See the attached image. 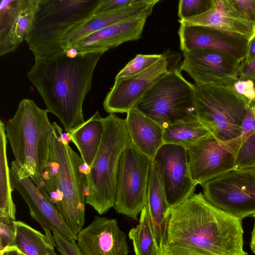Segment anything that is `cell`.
I'll return each instance as SVG.
<instances>
[{
	"label": "cell",
	"mask_w": 255,
	"mask_h": 255,
	"mask_svg": "<svg viewBox=\"0 0 255 255\" xmlns=\"http://www.w3.org/2000/svg\"><path fill=\"white\" fill-rule=\"evenodd\" d=\"M243 234L242 220L194 193L171 213L162 255H247Z\"/></svg>",
	"instance_id": "1"
},
{
	"label": "cell",
	"mask_w": 255,
	"mask_h": 255,
	"mask_svg": "<svg viewBox=\"0 0 255 255\" xmlns=\"http://www.w3.org/2000/svg\"><path fill=\"white\" fill-rule=\"evenodd\" d=\"M104 51L66 52L35 57L27 74L45 103L69 132L82 125L83 106L92 88L93 73Z\"/></svg>",
	"instance_id": "2"
},
{
	"label": "cell",
	"mask_w": 255,
	"mask_h": 255,
	"mask_svg": "<svg viewBox=\"0 0 255 255\" xmlns=\"http://www.w3.org/2000/svg\"><path fill=\"white\" fill-rule=\"evenodd\" d=\"M48 113L32 100L24 99L5 123L14 160L34 182L41 178L50 152L52 124Z\"/></svg>",
	"instance_id": "3"
},
{
	"label": "cell",
	"mask_w": 255,
	"mask_h": 255,
	"mask_svg": "<svg viewBox=\"0 0 255 255\" xmlns=\"http://www.w3.org/2000/svg\"><path fill=\"white\" fill-rule=\"evenodd\" d=\"M104 132L101 143L90 167H87L86 203L99 215L115 205L116 187L121 155L131 142L126 119L115 114L104 118Z\"/></svg>",
	"instance_id": "4"
},
{
	"label": "cell",
	"mask_w": 255,
	"mask_h": 255,
	"mask_svg": "<svg viewBox=\"0 0 255 255\" xmlns=\"http://www.w3.org/2000/svg\"><path fill=\"white\" fill-rule=\"evenodd\" d=\"M100 0H38L25 40L34 58L66 52L65 37L93 15Z\"/></svg>",
	"instance_id": "5"
},
{
	"label": "cell",
	"mask_w": 255,
	"mask_h": 255,
	"mask_svg": "<svg viewBox=\"0 0 255 255\" xmlns=\"http://www.w3.org/2000/svg\"><path fill=\"white\" fill-rule=\"evenodd\" d=\"M62 128L52 123L51 147L57 163V200L56 208L77 236L85 224V171L79 155L69 145Z\"/></svg>",
	"instance_id": "6"
},
{
	"label": "cell",
	"mask_w": 255,
	"mask_h": 255,
	"mask_svg": "<svg viewBox=\"0 0 255 255\" xmlns=\"http://www.w3.org/2000/svg\"><path fill=\"white\" fill-rule=\"evenodd\" d=\"M133 108L163 129L172 124L197 119L195 85L184 78L180 68H172L150 88Z\"/></svg>",
	"instance_id": "7"
},
{
	"label": "cell",
	"mask_w": 255,
	"mask_h": 255,
	"mask_svg": "<svg viewBox=\"0 0 255 255\" xmlns=\"http://www.w3.org/2000/svg\"><path fill=\"white\" fill-rule=\"evenodd\" d=\"M195 85L197 117L217 138L233 139L241 135V125L250 106L233 86Z\"/></svg>",
	"instance_id": "8"
},
{
	"label": "cell",
	"mask_w": 255,
	"mask_h": 255,
	"mask_svg": "<svg viewBox=\"0 0 255 255\" xmlns=\"http://www.w3.org/2000/svg\"><path fill=\"white\" fill-rule=\"evenodd\" d=\"M151 160L132 141L124 150L119 163L114 207L118 213L137 220L146 205Z\"/></svg>",
	"instance_id": "9"
},
{
	"label": "cell",
	"mask_w": 255,
	"mask_h": 255,
	"mask_svg": "<svg viewBox=\"0 0 255 255\" xmlns=\"http://www.w3.org/2000/svg\"><path fill=\"white\" fill-rule=\"evenodd\" d=\"M211 204L242 220L255 214V169L236 168L202 185Z\"/></svg>",
	"instance_id": "10"
},
{
	"label": "cell",
	"mask_w": 255,
	"mask_h": 255,
	"mask_svg": "<svg viewBox=\"0 0 255 255\" xmlns=\"http://www.w3.org/2000/svg\"><path fill=\"white\" fill-rule=\"evenodd\" d=\"M240 140V136L225 140L210 134L187 149L193 181L202 185L237 168L236 153Z\"/></svg>",
	"instance_id": "11"
},
{
	"label": "cell",
	"mask_w": 255,
	"mask_h": 255,
	"mask_svg": "<svg viewBox=\"0 0 255 255\" xmlns=\"http://www.w3.org/2000/svg\"><path fill=\"white\" fill-rule=\"evenodd\" d=\"M11 184L28 207L31 217L44 231V235L55 247L53 234L56 231L66 238L76 241L77 236L67 225L63 217L52 204L42 193L31 177L24 173L15 160L11 163L10 168Z\"/></svg>",
	"instance_id": "12"
},
{
	"label": "cell",
	"mask_w": 255,
	"mask_h": 255,
	"mask_svg": "<svg viewBox=\"0 0 255 255\" xmlns=\"http://www.w3.org/2000/svg\"><path fill=\"white\" fill-rule=\"evenodd\" d=\"M163 184L170 213L194 194L197 184L191 178L187 149L163 144L152 159Z\"/></svg>",
	"instance_id": "13"
},
{
	"label": "cell",
	"mask_w": 255,
	"mask_h": 255,
	"mask_svg": "<svg viewBox=\"0 0 255 255\" xmlns=\"http://www.w3.org/2000/svg\"><path fill=\"white\" fill-rule=\"evenodd\" d=\"M180 69L196 85L233 86L238 80L242 61L226 54L209 50L192 49L183 52Z\"/></svg>",
	"instance_id": "14"
},
{
	"label": "cell",
	"mask_w": 255,
	"mask_h": 255,
	"mask_svg": "<svg viewBox=\"0 0 255 255\" xmlns=\"http://www.w3.org/2000/svg\"><path fill=\"white\" fill-rule=\"evenodd\" d=\"M169 61L163 54L155 63L145 71L126 79L115 80L103 103L110 114L127 113L161 77L166 74Z\"/></svg>",
	"instance_id": "15"
},
{
	"label": "cell",
	"mask_w": 255,
	"mask_h": 255,
	"mask_svg": "<svg viewBox=\"0 0 255 255\" xmlns=\"http://www.w3.org/2000/svg\"><path fill=\"white\" fill-rule=\"evenodd\" d=\"M183 52L203 49L226 54L242 62L246 58L251 39L209 27L181 25L178 30Z\"/></svg>",
	"instance_id": "16"
},
{
	"label": "cell",
	"mask_w": 255,
	"mask_h": 255,
	"mask_svg": "<svg viewBox=\"0 0 255 255\" xmlns=\"http://www.w3.org/2000/svg\"><path fill=\"white\" fill-rule=\"evenodd\" d=\"M76 244L83 255H128L127 237L115 219L95 216L77 234Z\"/></svg>",
	"instance_id": "17"
},
{
	"label": "cell",
	"mask_w": 255,
	"mask_h": 255,
	"mask_svg": "<svg viewBox=\"0 0 255 255\" xmlns=\"http://www.w3.org/2000/svg\"><path fill=\"white\" fill-rule=\"evenodd\" d=\"M38 0H1L0 3V56L13 52L25 39Z\"/></svg>",
	"instance_id": "18"
},
{
	"label": "cell",
	"mask_w": 255,
	"mask_h": 255,
	"mask_svg": "<svg viewBox=\"0 0 255 255\" xmlns=\"http://www.w3.org/2000/svg\"><path fill=\"white\" fill-rule=\"evenodd\" d=\"M178 21L183 26L209 27L250 39L255 36V24L241 14L231 0H212V7L207 11Z\"/></svg>",
	"instance_id": "19"
},
{
	"label": "cell",
	"mask_w": 255,
	"mask_h": 255,
	"mask_svg": "<svg viewBox=\"0 0 255 255\" xmlns=\"http://www.w3.org/2000/svg\"><path fill=\"white\" fill-rule=\"evenodd\" d=\"M159 0H138L136 2L106 13L93 15L71 31L64 38L66 51L81 39L106 27L125 21L147 17Z\"/></svg>",
	"instance_id": "20"
},
{
	"label": "cell",
	"mask_w": 255,
	"mask_h": 255,
	"mask_svg": "<svg viewBox=\"0 0 255 255\" xmlns=\"http://www.w3.org/2000/svg\"><path fill=\"white\" fill-rule=\"evenodd\" d=\"M146 17L125 21L95 32L77 41L69 49L77 52H107L111 48L141 37Z\"/></svg>",
	"instance_id": "21"
},
{
	"label": "cell",
	"mask_w": 255,
	"mask_h": 255,
	"mask_svg": "<svg viewBox=\"0 0 255 255\" xmlns=\"http://www.w3.org/2000/svg\"><path fill=\"white\" fill-rule=\"evenodd\" d=\"M147 204L157 244L162 255L171 213L157 167L153 160L149 171Z\"/></svg>",
	"instance_id": "22"
},
{
	"label": "cell",
	"mask_w": 255,
	"mask_h": 255,
	"mask_svg": "<svg viewBox=\"0 0 255 255\" xmlns=\"http://www.w3.org/2000/svg\"><path fill=\"white\" fill-rule=\"evenodd\" d=\"M127 114L126 121L132 142L141 153L152 160L164 144V129L134 108Z\"/></svg>",
	"instance_id": "23"
},
{
	"label": "cell",
	"mask_w": 255,
	"mask_h": 255,
	"mask_svg": "<svg viewBox=\"0 0 255 255\" xmlns=\"http://www.w3.org/2000/svg\"><path fill=\"white\" fill-rule=\"evenodd\" d=\"M104 132V118L96 111L80 126L66 133L78 149L84 164L89 167L98 152Z\"/></svg>",
	"instance_id": "24"
},
{
	"label": "cell",
	"mask_w": 255,
	"mask_h": 255,
	"mask_svg": "<svg viewBox=\"0 0 255 255\" xmlns=\"http://www.w3.org/2000/svg\"><path fill=\"white\" fill-rule=\"evenodd\" d=\"M5 123L0 121V222L13 224L16 220V206L13 201L10 169L6 152L7 139Z\"/></svg>",
	"instance_id": "25"
},
{
	"label": "cell",
	"mask_w": 255,
	"mask_h": 255,
	"mask_svg": "<svg viewBox=\"0 0 255 255\" xmlns=\"http://www.w3.org/2000/svg\"><path fill=\"white\" fill-rule=\"evenodd\" d=\"M15 247L24 255H53L54 247L45 235L21 221H15Z\"/></svg>",
	"instance_id": "26"
},
{
	"label": "cell",
	"mask_w": 255,
	"mask_h": 255,
	"mask_svg": "<svg viewBox=\"0 0 255 255\" xmlns=\"http://www.w3.org/2000/svg\"><path fill=\"white\" fill-rule=\"evenodd\" d=\"M211 134L197 119L170 125L164 128V143L173 144L186 149Z\"/></svg>",
	"instance_id": "27"
},
{
	"label": "cell",
	"mask_w": 255,
	"mask_h": 255,
	"mask_svg": "<svg viewBox=\"0 0 255 255\" xmlns=\"http://www.w3.org/2000/svg\"><path fill=\"white\" fill-rule=\"evenodd\" d=\"M128 237L132 241L135 255H161L147 204L140 214L138 224L130 230Z\"/></svg>",
	"instance_id": "28"
},
{
	"label": "cell",
	"mask_w": 255,
	"mask_h": 255,
	"mask_svg": "<svg viewBox=\"0 0 255 255\" xmlns=\"http://www.w3.org/2000/svg\"><path fill=\"white\" fill-rule=\"evenodd\" d=\"M240 142L236 153L238 169H255V130L240 135Z\"/></svg>",
	"instance_id": "29"
},
{
	"label": "cell",
	"mask_w": 255,
	"mask_h": 255,
	"mask_svg": "<svg viewBox=\"0 0 255 255\" xmlns=\"http://www.w3.org/2000/svg\"><path fill=\"white\" fill-rule=\"evenodd\" d=\"M163 54H137L117 74L115 80H122L138 74L158 61Z\"/></svg>",
	"instance_id": "30"
},
{
	"label": "cell",
	"mask_w": 255,
	"mask_h": 255,
	"mask_svg": "<svg viewBox=\"0 0 255 255\" xmlns=\"http://www.w3.org/2000/svg\"><path fill=\"white\" fill-rule=\"evenodd\" d=\"M212 5V0H180L178 15L179 19L198 15L207 11Z\"/></svg>",
	"instance_id": "31"
},
{
	"label": "cell",
	"mask_w": 255,
	"mask_h": 255,
	"mask_svg": "<svg viewBox=\"0 0 255 255\" xmlns=\"http://www.w3.org/2000/svg\"><path fill=\"white\" fill-rule=\"evenodd\" d=\"M235 91L242 96L250 107L255 104V85L248 79L239 78L233 85Z\"/></svg>",
	"instance_id": "32"
},
{
	"label": "cell",
	"mask_w": 255,
	"mask_h": 255,
	"mask_svg": "<svg viewBox=\"0 0 255 255\" xmlns=\"http://www.w3.org/2000/svg\"><path fill=\"white\" fill-rule=\"evenodd\" d=\"M16 228L13 223L0 222V251L15 247Z\"/></svg>",
	"instance_id": "33"
},
{
	"label": "cell",
	"mask_w": 255,
	"mask_h": 255,
	"mask_svg": "<svg viewBox=\"0 0 255 255\" xmlns=\"http://www.w3.org/2000/svg\"><path fill=\"white\" fill-rule=\"evenodd\" d=\"M138 0H100L94 14L112 11L136 2Z\"/></svg>",
	"instance_id": "34"
},
{
	"label": "cell",
	"mask_w": 255,
	"mask_h": 255,
	"mask_svg": "<svg viewBox=\"0 0 255 255\" xmlns=\"http://www.w3.org/2000/svg\"><path fill=\"white\" fill-rule=\"evenodd\" d=\"M231 1L246 19L255 25V0H231Z\"/></svg>",
	"instance_id": "35"
},
{
	"label": "cell",
	"mask_w": 255,
	"mask_h": 255,
	"mask_svg": "<svg viewBox=\"0 0 255 255\" xmlns=\"http://www.w3.org/2000/svg\"><path fill=\"white\" fill-rule=\"evenodd\" d=\"M239 78L252 80L255 85V60L251 62L241 63Z\"/></svg>",
	"instance_id": "36"
},
{
	"label": "cell",
	"mask_w": 255,
	"mask_h": 255,
	"mask_svg": "<svg viewBox=\"0 0 255 255\" xmlns=\"http://www.w3.org/2000/svg\"><path fill=\"white\" fill-rule=\"evenodd\" d=\"M255 130V118L252 109L249 107L241 125V135L248 134Z\"/></svg>",
	"instance_id": "37"
},
{
	"label": "cell",
	"mask_w": 255,
	"mask_h": 255,
	"mask_svg": "<svg viewBox=\"0 0 255 255\" xmlns=\"http://www.w3.org/2000/svg\"><path fill=\"white\" fill-rule=\"evenodd\" d=\"M254 60H255V36L250 41L247 54L243 61L251 62Z\"/></svg>",
	"instance_id": "38"
},
{
	"label": "cell",
	"mask_w": 255,
	"mask_h": 255,
	"mask_svg": "<svg viewBox=\"0 0 255 255\" xmlns=\"http://www.w3.org/2000/svg\"><path fill=\"white\" fill-rule=\"evenodd\" d=\"M20 252L16 247H12L0 251V255H20Z\"/></svg>",
	"instance_id": "39"
},
{
	"label": "cell",
	"mask_w": 255,
	"mask_h": 255,
	"mask_svg": "<svg viewBox=\"0 0 255 255\" xmlns=\"http://www.w3.org/2000/svg\"><path fill=\"white\" fill-rule=\"evenodd\" d=\"M253 216L255 218V224L254 229L252 233V238L250 243V247L254 253H255V214L253 215Z\"/></svg>",
	"instance_id": "40"
},
{
	"label": "cell",
	"mask_w": 255,
	"mask_h": 255,
	"mask_svg": "<svg viewBox=\"0 0 255 255\" xmlns=\"http://www.w3.org/2000/svg\"><path fill=\"white\" fill-rule=\"evenodd\" d=\"M252 109V111H253V114H254V117L255 118V104H254L252 107H251Z\"/></svg>",
	"instance_id": "41"
},
{
	"label": "cell",
	"mask_w": 255,
	"mask_h": 255,
	"mask_svg": "<svg viewBox=\"0 0 255 255\" xmlns=\"http://www.w3.org/2000/svg\"><path fill=\"white\" fill-rule=\"evenodd\" d=\"M53 255H58L55 252Z\"/></svg>",
	"instance_id": "42"
},
{
	"label": "cell",
	"mask_w": 255,
	"mask_h": 255,
	"mask_svg": "<svg viewBox=\"0 0 255 255\" xmlns=\"http://www.w3.org/2000/svg\"></svg>",
	"instance_id": "43"
}]
</instances>
